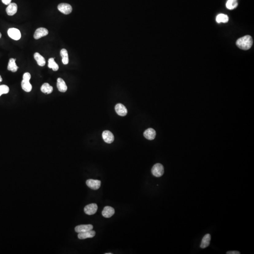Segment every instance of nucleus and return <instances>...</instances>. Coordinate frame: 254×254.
Masks as SVG:
<instances>
[{
	"label": "nucleus",
	"mask_w": 254,
	"mask_h": 254,
	"mask_svg": "<svg viewBox=\"0 0 254 254\" xmlns=\"http://www.w3.org/2000/svg\"><path fill=\"white\" fill-rule=\"evenodd\" d=\"M115 110L116 113L120 116H126L128 113L127 108L121 104H117L115 106Z\"/></svg>",
	"instance_id": "obj_10"
},
{
	"label": "nucleus",
	"mask_w": 254,
	"mask_h": 254,
	"mask_svg": "<svg viewBox=\"0 0 254 254\" xmlns=\"http://www.w3.org/2000/svg\"><path fill=\"white\" fill-rule=\"evenodd\" d=\"M6 12L9 16H13L17 11V4L15 3H10L6 9Z\"/></svg>",
	"instance_id": "obj_12"
},
{
	"label": "nucleus",
	"mask_w": 254,
	"mask_h": 254,
	"mask_svg": "<svg viewBox=\"0 0 254 254\" xmlns=\"http://www.w3.org/2000/svg\"><path fill=\"white\" fill-rule=\"evenodd\" d=\"M48 67L49 68L52 69L54 71H57L59 70V66L55 61L53 58H50L48 61Z\"/></svg>",
	"instance_id": "obj_23"
},
{
	"label": "nucleus",
	"mask_w": 254,
	"mask_h": 254,
	"mask_svg": "<svg viewBox=\"0 0 254 254\" xmlns=\"http://www.w3.org/2000/svg\"><path fill=\"white\" fill-rule=\"evenodd\" d=\"M105 254H112V253H106Z\"/></svg>",
	"instance_id": "obj_31"
},
{
	"label": "nucleus",
	"mask_w": 254,
	"mask_h": 254,
	"mask_svg": "<svg viewBox=\"0 0 254 254\" xmlns=\"http://www.w3.org/2000/svg\"><path fill=\"white\" fill-rule=\"evenodd\" d=\"M98 209V205L96 203H91L85 206L84 211L87 215H94L96 213Z\"/></svg>",
	"instance_id": "obj_7"
},
{
	"label": "nucleus",
	"mask_w": 254,
	"mask_h": 254,
	"mask_svg": "<svg viewBox=\"0 0 254 254\" xmlns=\"http://www.w3.org/2000/svg\"><path fill=\"white\" fill-rule=\"evenodd\" d=\"M40 90L42 92L46 94H49L52 92L53 88L48 83L43 84L40 88Z\"/></svg>",
	"instance_id": "obj_19"
},
{
	"label": "nucleus",
	"mask_w": 254,
	"mask_h": 254,
	"mask_svg": "<svg viewBox=\"0 0 254 254\" xmlns=\"http://www.w3.org/2000/svg\"><path fill=\"white\" fill-rule=\"evenodd\" d=\"M48 33V31L46 28L44 27H40L38 28L35 31L33 35V37L35 39L38 40L42 37H45Z\"/></svg>",
	"instance_id": "obj_5"
},
{
	"label": "nucleus",
	"mask_w": 254,
	"mask_h": 254,
	"mask_svg": "<svg viewBox=\"0 0 254 254\" xmlns=\"http://www.w3.org/2000/svg\"><path fill=\"white\" fill-rule=\"evenodd\" d=\"M31 77V76L30 73H25L24 74L23 77V80H26V81H30Z\"/></svg>",
	"instance_id": "obj_26"
},
{
	"label": "nucleus",
	"mask_w": 254,
	"mask_h": 254,
	"mask_svg": "<svg viewBox=\"0 0 254 254\" xmlns=\"http://www.w3.org/2000/svg\"><path fill=\"white\" fill-rule=\"evenodd\" d=\"M1 37H2V34H1V33H0V38H1Z\"/></svg>",
	"instance_id": "obj_30"
},
{
	"label": "nucleus",
	"mask_w": 254,
	"mask_h": 254,
	"mask_svg": "<svg viewBox=\"0 0 254 254\" xmlns=\"http://www.w3.org/2000/svg\"><path fill=\"white\" fill-rule=\"evenodd\" d=\"M60 55L62 58L63 63L64 65H67L69 63L68 55L67 51V49L63 48L60 51Z\"/></svg>",
	"instance_id": "obj_21"
},
{
	"label": "nucleus",
	"mask_w": 254,
	"mask_h": 254,
	"mask_svg": "<svg viewBox=\"0 0 254 254\" xmlns=\"http://www.w3.org/2000/svg\"><path fill=\"white\" fill-rule=\"evenodd\" d=\"M58 9L59 11L65 15L70 14L73 10L72 6L70 4L66 3H62L59 4L58 6Z\"/></svg>",
	"instance_id": "obj_4"
},
{
	"label": "nucleus",
	"mask_w": 254,
	"mask_h": 254,
	"mask_svg": "<svg viewBox=\"0 0 254 254\" xmlns=\"http://www.w3.org/2000/svg\"><path fill=\"white\" fill-rule=\"evenodd\" d=\"M86 185L89 188L91 189L95 190L98 189L101 187V181L98 180L90 179L86 181Z\"/></svg>",
	"instance_id": "obj_6"
},
{
	"label": "nucleus",
	"mask_w": 254,
	"mask_h": 254,
	"mask_svg": "<svg viewBox=\"0 0 254 254\" xmlns=\"http://www.w3.org/2000/svg\"><path fill=\"white\" fill-rule=\"evenodd\" d=\"M115 210L114 208L110 206H106L102 211V214L106 218H110L114 215Z\"/></svg>",
	"instance_id": "obj_11"
},
{
	"label": "nucleus",
	"mask_w": 254,
	"mask_h": 254,
	"mask_svg": "<svg viewBox=\"0 0 254 254\" xmlns=\"http://www.w3.org/2000/svg\"><path fill=\"white\" fill-rule=\"evenodd\" d=\"M21 87L23 90L26 92H29L32 89V86L30 83L29 81L23 80L21 82Z\"/></svg>",
	"instance_id": "obj_20"
},
{
	"label": "nucleus",
	"mask_w": 254,
	"mask_h": 254,
	"mask_svg": "<svg viewBox=\"0 0 254 254\" xmlns=\"http://www.w3.org/2000/svg\"><path fill=\"white\" fill-rule=\"evenodd\" d=\"M8 34L10 37L14 40H19L21 37V33L17 28H10L8 31Z\"/></svg>",
	"instance_id": "obj_3"
},
{
	"label": "nucleus",
	"mask_w": 254,
	"mask_h": 254,
	"mask_svg": "<svg viewBox=\"0 0 254 254\" xmlns=\"http://www.w3.org/2000/svg\"><path fill=\"white\" fill-rule=\"evenodd\" d=\"M152 173L155 177L159 178L164 175V168L162 164H155L152 168Z\"/></svg>",
	"instance_id": "obj_2"
},
{
	"label": "nucleus",
	"mask_w": 254,
	"mask_h": 254,
	"mask_svg": "<svg viewBox=\"0 0 254 254\" xmlns=\"http://www.w3.org/2000/svg\"><path fill=\"white\" fill-rule=\"evenodd\" d=\"M96 235V232L93 230L86 231V232H82L78 233V237L79 239L83 240L87 238H92L94 237Z\"/></svg>",
	"instance_id": "obj_9"
},
{
	"label": "nucleus",
	"mask_w": 254,
	"mask_h": 254,
	"mask_svg": "<svg viewBox=\"0 0 254 254\" xmlns=\"http://www.w3.org/2000/svg\"><path fill=\"white\" fill-rule=\"evenodd\" d=\"M238 6L237 0H228L226 3V7L228 9L233 10Z\"/></svg>",
	"instance_id": "obj_24"
},
{
	"label": "nucleus",
	"mask_w": 254,
	"mask_h": 254,
	"mask_svg": "<svg viewBox=\"0 0 254 254\" xmlns=\"http://www.w3.org/2000/svg\"><path fill=\"white\" fill-rule=\"evenodd\" d=\"M144 136L148 140H153L156 136V132L153 129L149 128L145 130L144 133Z\"/></svg>",
	"instance_id": "obj_15"
},
{
	"label": "nucleus",
	"mask_w": 254,
	"mask_h": 254,
	"mask_svg": "<svg viewBox=\"0 0 254 254\" xmlns=\"http://www.w3.org/2000/svg\"><path fill=\"white\" fill-rule=\"evenodd\" d=\"M211 241V235L210 234H206L204 236L203 238L202 239V242H201V248H207L209 245H210Z\"/></svg>",
	"instance_id": "obj_16"
},
{
	"label": "nucleus",
	"mask_w": 254,
	"mask_h": 254,
	"mask_svg": "<svg viewBox=\"0 0 254 254\" xmlns=\"http://www.w3.org/2000/svg\"><path fill=\"white\" fill-rule=\"evenodd\" d=\"M102 137L106 143L111 144L114 141V136L111 131L109 130H105L102 133Z\"/></svg>",
	"instance_id": "obj_8"
},
{
	"label": "nucleus",
	"mask_w": 254,
	"mask_h": 254,
	"mask_svg": "<svg viewBox=\"0 0 254 254\" xmlns=\"http://www.w3.org/2000/svg\"><path fill=\"white\" fill-rule=\"evenodd\" d=\"M2 78L1 76L0 75V83H1V82H2Z\"/></svg>",
	"instance_id": "obj_29"
},
{
	"label": "nucleus",
	"mask_w": 254,
	"mask_h": 254,
	"mask_svg": "<svg viewBox=\"0 0 254 254\" xmlns=\"http://www.w3.org/2000/svg\"><path fill=\"white\" fill-rule=\"evenodd\" d=\"M16 59H10L9 61L8 66V70L10 71L11 72H16L18 69V67L17 66L16 63Z\"/></svg>",
	"instance_id": "obj_18"
},
{
	"label": "nucleus",
	"mask_w": 254,
	"mask_h": 254,
	"mask_svg": "<svg viewBox=\"0 0 254 254\" xmlns=\"http://www.w3.org/2000/svg\"><path fill=\"white\" fill-rule=\"evenodd\" d=\"M10 91V89L8 86L6 85H2L0 86V96L2 94H5L8 93Z\"/></svg>",
	"instance_id": "obj_25"
},
{
	"label": "nucleus",
	"mask_w": 254,
	"mask_h": 254,
	"mask_svg": "<svg viewBox=\"0 0 254 254\" xmlns=\"http://www.w3.org/2000/svg\"><path fill=\"white\" fill-rule=\"evenodd\" d=\"M227 254H240V252L237 251H228L226 253Z\"/></svg>",
	"instance_id": "obj_28"
},
{
	"label": "nucleus",
	"mask_w": 254,
	"mask_h": 254,
	"mask_svg": "<svg viewBox=\"0 0 254 254\" xmlns=\"http://www.w3.org/2000/svg\"><path fill=\"white\" fill-rule=\"evenodd\" d=\"M229 20L228 16L224 14H220L217 16L216 21L218 23H227Z\"/></svg>",
	"instance_id": "obj_22"
},
{
	"label": "nucleus",
	"mask_w": 254,
	"mask_h": 254,
	"mask_svg": "<svg viewBox=\"0 0 254 254\" xmlns=\"http://www.w3.org/2000/svg\"><path fill=\"white\" fill-rule=\"evenodd\" d=\"M57 88L61 92H65L67 90V87L65 81L61 78H59L57 80Z\"/></svg>",
	"instance_id": "obj_14"
},
{
	"label": "nucleus",
	"mask_w": 254,
	"mask_h": 254,
	"mask_svg": "<svg viewBox=\"0 0 254 254\" xmlns=\"http://www.w3.org/2000/svg\"><path fill=\"white\" fill-rule=\"evenodd\" d=\"M2 3L5 5H9L11 3V0H2Z\"/></svg>",
	"instance_id": "obj_27"
},
{
	"label": "nucleus",
	"mask_w": 254,
	"mask_h": 254,
	"mask_svg": "<svg viewBox=\"0 0 254 254\" xmlns=\"http://www.w3.org/2000/svg\"><path fill=\"white\" fill-rule=\"evenodd\" d=\"M236 45L241 49L247 51L252 47L253 39L250 35H246L237 40Z\"/></svg>",
	"instance_id": "obj_1"
},
{
	"label": "nucleus",
	"mask_w": 254,
	"mask_h": 254,
	"mask_svg": "<svg viewBox=\"0 0 254 254\" xmlns=\"http://www.w3.org/2000/svg\"><path fill=\"white\" fill-rule=\"evenodd\" d=\"M93 226L92 225H82L77 226L75 228V231L76 233H80L82 232L90 231L93 229Z\"/></svg>",
	"instance_id": "obj_13"
},
{
	"label": "nucleus",
	"mask_w": 254,
	"mask_h": 254,
	"mask_svg": "<svg viewBox=\"0 0 254 254\" xmlns=\"http://www.w3.org/2000/svg\"><path fill=\"white\" fill-rule=\"evenodd\" d=\"M34 58L37 61L38 65L40 67H44L45 65L46 61L44 56H42L40 54L36 52L34 54Z\"/></svg>",
	"instance_id": "obj_17"
}]
</instances>
